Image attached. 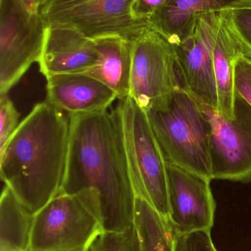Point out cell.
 <instances>
[{
    "instance_id": "5",
    "label": "cell",
    "mask_w": 251,
    "mask_h": 251,
    "mask_svg": "<svg viewBox=\"0 0 251 251\" xmlns=\"http://www.w3.org/2000/svg\"><path fill=\"white\" fill-rule=\"evenodd\" d=\"M119 101L116 109L137 196L147 201L168 222L169 206L167 162L147 113L131 97Z\"/></svg>"
},
{
    "instance_id": "4",
    "label": "cell",
    "mask_w": 251,
    "mask_h": 251,
    "mask_svg": "<svg viewBox=\"0 0 251 251\" xmlns=\"http://www.w3.org/2000/svg\"><path fill=\"white\" fill-rule=\"evenodd\" d=\"M104 232L103 211L94 193H59L34 215L29 251H90Z\"/></svg>"
},
{
    "instance_id": "27",
    "label": "cell",
    "mask_w": 251,
    "mask_h": 251,
    "mask_svg": "<svg viewBox=\"0 0 251 251\" xmlns=\"http://www.w3.org/2000/svg\"></svg>"
},
{
    "instance_id": "11",
    "label": "cell",
    "mask_w": 251,
    "mask_h": 251,
    "mask_svg": "<svg viewBox=\"0 0 251 251\" xmlns=\"http://www.w3.org/2000/svg\"><path fill=\"white\" fill-rule=\"evenodd\" d=\"M169 215L168 224L175 234L211 231L216 203L211 180L167 163Z\"/></svg>"
},
{
    "instance_id": "19",
    "label": "cell",
    "mask_w": 251,
    "mask_h": 251,
    "mask_svg": "<svg viewBox=\"0 0 251 251\" xmlns=\"http://www.w3.org/2000/svg\"><path fill=\"white\" fill-rule=\"evenodd\" d=\"M221 18L239 51L251 59V6L221 12Z\"/></svg>"
},
{
    "instance_id": "21",
    "label": "cell",
    "mask_w": 251,
    "mask_h": 251,
    "mask_svg": "<svg viewBox=\"0 0 251 251\" xmlns=\"http://www.w3.org/2000/svg\"><path fill=\"white\" fill-rule=\"evenodd\" d=\"M19 125V113L7 94L0 95V151L2 150Z\"/></svg>"
},
{
    "instance_id": "7",
    "label": "cell",
    "mask_w": 251,
    "mask_h": 251,
    "mask_svg": "<svg viewBox=\"0 0 251 251\" xmlns=\"http://www.w3.org/2000/svg\"><path fill=\"white\" fill-rule=\"evenodd\" d=\"M135 0H49L40 8L47 25L65 26L95 41L118 36L131 40L149 27L133 13Z\"/></svg>"
},
{
    "instance_id": "10",
    "label": "cell",
    "mask_w": 251,
    "mask_h": 251,
    "mask_svg": "<svg viewBox=\"0 0 251 251\" xmlns=\"http://www.w3.org/2000/svg\"><path fill=\"white\" fill-rule=\"evenodd\" d=\"M221 13L202 15L187 35L173 46L181 87L197 101L218 110L213 68L214 38Z\"/></svg>"
},
{
    "instance_id": "3",
    "label": "cell",
    "mask_w": 251,
    "mask_h": 251,
    "mask_svg": "<svg viewBox=\"0 0 251 251\" xmlns=\"http://www.w3.org/2000/svg\"><path fill=\"white\" fill-rule=\"evenodd\" d=\"M145 112L165 162L212 181V127L196 99L180 87L166 109Z\"/></svg>"
},
{
    "instance_id": "2",
    "label": "cell",
    "mask_w": 251,
    "mask_h": 251,
    "mask_svg": "<svg viewBox=\"0 0 251 251\" xmlns=\"http://www.w3.org/2000/svg\"><path fill=\"white\" fill-rule=\"evenodd\" d=\"M69 115L48 100L36 104L0 151V176L33 215L61 190L69 152Z\"/></svg>"
},
{
    "instance_id": "9",
    "label": "cell",
    "mask_w": 251,
    "mask_h": 251,
    "mask_svg": "<svg viewBox=\"0 0 251 251\" xmlns=\"http://www.w3.org/2000/svg\"><path fill=\"white\" fill-rule=\"evenodd\" d=\"M234 95V119L197 103L212 127V179L248 183L251 181V106Z\"/></svg>"
},
{
    "instance_id": "25",
    "label": "cell",
    "mask_w": 251,
    "mask_h": 251,
    "mask_svg": "<svg viewBox=\"0 0 251 251\" xmlns=\"http://www.w3.org/2000/svg\"><path fill=\"white\" fill-rule=\"evenodd\" d=\"M28 10L32 12H39L40 4L38 0H22Z\"/></svg>"
},
{
    "instance_id": "16",
    "label": "cell",
    "mask_w": 251,
    "mask_h": 251,
    "mask_svg": "<svg viewBox=\"0 0 251 251\" xmlns=\"http://www.w3.org/2000/svg\"><path fill=\"white\" fill-rule=\"evenodd\" d=\"M238 52V49L223 24L221 13L215 28L212 56L218 91V111L228 119L235 118L234 60Z\"/></svg>"
},
{
    "instance_id": "26",
    "label": "cell",
    "mask_w": 251,
    "mask_h": 251,
    "mask_svg": "<svg viewBox=\"0 0 251 251\" xmlns=\"http://www.w3.org/2000/svg\"><path fill=\"white\" fill-rule=\"evenodd\" d=\"M38 2H39L40 4V8H41V6L43 5V4H45L46 2H47V1H49V0H38Z\"/></svg>"
},
{
    "instance_id": "8",
    "label": "cell",
    "mask_w": 251,
    "mask_h": 251,
    "mask_svg": "<svg viewBox=\"0 0 251 251\" xmlns=\"http://www.w3.org/2000/svg\"><path fill=\"white\" fill-rule=\"evenodd\" d=\"M47 25L22 0H0V95L7 94L34 63H38Z\"/></svg>"
},
{
    "instance_id": "6",
    "label": "cell",
    "mask_w": 251,
    "mask_h": 251,
    "mask_svg": "<svg viewBox=\"0 0 251 251\" xmlns=\"http://www.w3.org/2000/svg\"><path fill=\"white\" fill-rule=\"evenodd\" d=\"M131 41L129 97L144 111L165 110L181 87L173 46L150 26Z\"/></svg>"
},
{
    "instance_id": "24",
    "label": "cell",
    "mask_w": 251,
    "mask_h": 251,
    "mask_svg": "<svg viewBox=\"0 0 251 251\" xmlns=\"http://www.w3.org/2000/svg\"><path fill=\"white\" fill-rule=\"evenodd\" d=\"M169 0H135L133 13L137 19L147 20Z\"/></svg>"
},
{
    "instance_id": "17",
    "label": "cell",
    "mask_w": 251,
    "mask_h": 251,
    "mask_svg": "<svg viewBox=\"0 0 251 251\" xmlns=\"http://www.w3.org/2000/svg\"><path fill=\"white\" fill-rule=\"evenodd\" d=\"M34 215L4 185L0 199V251H29Z\"/></svg>"
},
{
    "instance_id": "1",
    "label": "cell",
    "mask_w": 251,
    "mask_h": 251,
    "mask_svg": "<svg viewBox=\"0 0 251 251\" xmlns=\"http://www.w3.org/2000/svg\"><path fill=\"white\" fill-rule=\"evenodd\" d=\"M69 115V152L60 193L90 191L98 197L105 232L121 233L135 224L133 184L117 109Z\"/></svg>"
},
{
    "instance_id": "13",
    "label": "cell",
    "mask_w": 251,
    "mask_h": 251,
    "mask_svg": "<svg viewBox=\"0 0 251 251\" xmlns=\"http://www.w3.org/2000/svg\"><path fill=\"white\" fill-rule=\"evenodd\" d=\"M46 79L47 100L69 115L104 111L118 100L112 89L84 74L53 75Z\"/></svg>"
},
{
    "instance_id": "22",
    "label": "cell",
    "mask_w": 251,
    "mask_h": 251,
    "mask_svg": "<svg viewBox=\"0 0 251 251\" xmlns=\"http://www.w3.org/2000/svg\"><path fill=\"white\" fill-rule=\"evenodd\" d=\"M234 94L251 106V59L239 51L234 60Z\"/></svg>"
},
{
    "instance_id": "28",
    "label": "cell",
    "mask_w": 251,
    "mask_h": 251,
    "mask_svg": "<svg viewBox=\"0 0 251 251\" xmlns=\"http://www.w3.org/2000/svg\"></svg>"
},
{
    "instance_id": "14",
    "label": "cell",
    "mask_w": 251,
    "mask_h": 251,
    "mask_svg": "<svg viewBox=\"0 0 251 251\" xmlns=\"http://www.w3.org/2000/svg\"><path fill=\"white\" fill-rule=\"evenodd\" d=\"M248 6H251V0H169L148 19L149 25L175 45L202 15Z\"/></svg>"
},
{
    "instance_id": "15",
    "label": "cell",
    "mask_w": 251,
    "mask_h": 251,
    "mask_svg": "<svg viewBox=\"0 0 251 251\" xmlns=\"http://www.w3.org/2000/svg\"><path fill=\"white\" fill-rule=\"evenodd\" d=\"M97 63L84 73L104 84L117 95L118 100L129 97L132 68V43L118 36L95 40Z\"/></svg>"
},
{
    "instance_id": "18",
    "label": "cell",
    "mask_w": 251,
    "mask_h": 251,
    "mask_svg": "<svg viewBox=\"0 0 251 251\" xmlns=\"http://www.w3.org/2000/svg\"><path fill=\"white\" fill-rule=\"evenodd\" d=\"M134 225L142 251H173V234L169 224L141 197L137 198Z\"/></svg>"
},
{
    "instance_id": "12",
    "label": "cell",
    "mask_w": 251,
    "mask_h": 251,
    "mask_svg": "<svg viewBox=\"0 0 251 251\" xmlns=\"http://www.w3.org/2000/svg\"><path fill=\"white\" fill-rule=\"evenodd\" d=\"M97 58L95 41L71 28L47 25L38 63L40 72L46 78L85 73L95 66Z\"/></svg>"
},
{
    "instance_id": "23",
    "label": "cell",
    "mask_w": 251,
    "mask_h": 251,
    "mask_svg": "<svg viewBox=\"0 0 251 251\" xmlns=\"http://www.w3.org/2000/svg\"><path fill=\"white\" fill-rule=\"evenodd\" d=\"M173 234V251H218L211 237V231L189 234Z\"/></svg>"
},
{
    "instance_id": "20",
    "label": "cell",
    "mask_w": 251,
    "mask_h": 251,
    "mask_svg": "<svg viewBox=\"0 0 251 251\" xmlns=\"http://www.w3.org/2000/svg\"><path fill=\"white\" fill-rule=\"evenodd\" d=\"M91 251H142L135 225L124 232H104L91 246Z\"/></svg>"
}]
</instances>
